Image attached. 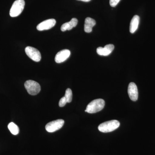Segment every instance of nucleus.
Listing matches in <instances>:
<instances>
[{
  "instance_id": "obj_1",
  "label": "nucleus",
  "mask_w": 155,
  "mask_h": 155,
  "mask_svg": "<svg viewBox=\"0 0 155 155\" xmlns=\"http://www.w3.org/2000/svg\"><path fill=\"white\" fill-rule=\"evenodd\" d=\"M104 106V101L102 99H97L90 103L85 111L89 114H94L102 110Z\"/></svg>"
},
{
  "instance_id": "obj_2",
  "label": "nucleus",
  "mask_w": 155,
  "mask_h": 155,
  "mask_svg": "<svg viewBox=\"0 0 155 155\" xmlns=\"http://www.w3.org/2000/svg\"><path fill=\"white\" fill-rule=\"evenodd\" d=\"M120 126V122L116 120H111L101 123L99 125L98 130L104 133L112 132Z\"/></svg>"
},
{
  "instance_id": "obj_3",
  "label": "nucleus",
  "mask_w": 155,
  "mask_h": 155,
  "mask_svg": "<svg viewBox=\"0 0 155 155\" xmlns=\"http://www.w3.org/2000/svg\"><path fill=\"white\" fill-rule=\"evenodd\" d=\"M24 0H17L13 3L10 11V15L11 17H18L22 13L25 6Z\"/></svg>"
},
{
  "instance_id": "obj_4",
  "label": "nucleus",
  "mask_w": 155,
  "mask_h": 155,
  "mask_svg": "<svg viewBox=\"0 0 155 155\" xmlns=\"http://www.w3.org/2000/svg\"><path fill=\"white\" fill-rule=\"evenodd\" d=\"M24 86L29 94L35 95L41 91V86L36 81L29 80L25 81Z\"/></svg>"
},
{
  "instance_id": "obj_5",
  "label": "nucleus",
  "mask_w": 155,
  "mask_h": 155,
  "mask_svg": "<svg viewBox=\"0 0 155 155\" xmlns=\"http://www.w3.org/2000/svg\"><path fill=\"white\" fill-rule=\"evenodd\" d=\"M64 121L63 119H58L49 122L45 126L48 132L52 133L61 129L64 125Z\"/></svg>"
},
{
  "instance_id": "obj_6",
  "label": "nucleus",
  "mask_w": 155,
  "mask_h": 155,
  "mask_svg": "<svg viewBox=\"0 0 155 155\" xmlns=\"http://www.w3.org/2000/svg\"><path fill=\"white\" fill-rule=\"evenodd\" d=\"M25 52L30 59L35 62H39L41 60V53L35 48L30 46L27 47L25 48Z\"/></svg>"
},
{
  "instance_id": "obj_7",
  "label": "nucleus",
  "mask_w": 155,
  "mask_h": 155,
  "mask_svg": "<svg viewBox=\"0 0 155 155\" xmlns=\"http://www.w3.org/2000/svg\"><path fill=\"white\" fill-rule=\"evenodd\" d=\"M55 19H47L41 22L37 26V29L38 31L48 30L53 28L55 25Z\"/></svg>"
},
{
  "instance_id": "obj_8",
  "label": "nucleus",
  "mask_w": 155,
  "mask_h": 155,
  "mask_svg": "<svg viewBox=\"0 0 155 155\" xmlns=\"http://www.w3.org/2000/svg\"><path fill=\"white\" fill-rule=\"evenodd\" d=\"M128 94L130 99L133 101H137L138 97V92L136 84L134 82H130L128 85Z\"/></svg>"
},
{
  "instance_id": "obj_9",
  "label": "nucleus",
  "mask_w": 155,
  "mask_h": 155,
  "mask_svg": "<svg viewBox=\"0 0 155 155\" xmlns=\"http://www.w3.org/2000/svg\"><path fill=\"white\" fill-rule=\"evenodd\" d=\"M70 55V51L69 50L64 49L57 53L55 57V61L57 63H63L69 58Z\"/></svg>"
},
{
  "instance_id": "obj_10",
  "label": "nucleus",
  "mask_w": 155,
  "mask_h": 155,
  "mask_svg": "<svg viewBox=\"0 0 155 155\" xmlns=\"http://www.w3.org/2000/svg\"><path fill=\"white\" fill-rule=\"evenodd\" d=\"M114 49V46L112 44L107 45L104 48L98 47L97 52L101 56H107L110 55Z\"/></svg>"
},
{
  "instance_id": "obj_11",
  "label": "nucleus",
  "mask_w": 155,
  "mask_h": 155,
  "mask_svg": "<svg viewBox=\"0 0 155 155\" xmlns=\"http://www.w3.org/2000/svg\"><path fill=\"white\" fill-rule=\"evenodd\" d=\"M95 20L90 17H87L84 22V30L87 33L91 32L92 28L96 25Z\"/></svg>"
},
{
  "instance_id": "obj_12",
  "label": "nucleus",
  "mask_w": 155,
  "mask_h": 155,
  "mask_svg": "<svg viewBox=\"0 0 155 155\" xmlns=\"http://www.w3.org/2000/svg\"><path fill=\"white\" fill-rule=\"evenodd\" d=\"M78 22V21L76 18H72L70 22H66L61 26V30L63 31L71 30L73 27H75L77 25Z\"/></svg>"
},
{
  "instance_id": "obj_13",
  "label": "nucleus",
  "mask_w": 155,
  "mask_h": 155,
  "mask_svg": "<svg viewBox=\"0 0 155 155\" xmlns=\"http://www.w3.org/2000/svg\"><path fill=\"white\" fill-rule=\"evenodd\" d=\"M140 22V17L137 15L134 16L130 22V31L131 33L135 32L138 27Z\"/></svg>"
},
{
  "instance_id": "obj_14",
  "label": "nucleus",
  "mask_w": 155,
  "mask_h": 155,
  "mask_svg": "<svg viewBox=\"0 0 155 155\" xmlns=\"http://www.w3.org/2000/svg\"><path fill=\"white\" fill-rule=\"evenodd\" d=\"M8 128L11 133L14 135H17L19 133V127L14 122H11L8 125Z\"/></svg>"
},
{
  "instance_id": "obj_15",
  "label": "nucleus",
  "mask_w": 155,
  "mask_h": 155,
  "mask_svg": "<svg viewBox=\"0 0 155 155\" xmlns=\"http://www.w3.org/2000/svg\"><path fill=\"white\" fill-rule=\"evenodd\" d=\"M65 98L67 100V103H70L72 101V91L70 88H67L65 92L64 96Z\"/></svg>"
},
{
  "instance_id": "obj_16",
  "label": "nucleus",
  "mask_w": 155,
  "mask_h": 155,
  "mask_svg": "<svg viewBox=\"0 0 155 155\" xmlns=\"http://www.w3.org/2000/svg\"><path fill=\"white\" fill-rule=\"evenodd\" d=\"M67 100L65 98V97H64L61 98L59 101V105L60 107H64L66 105L67 103Z\"/></svg>"
},
{
  "instance_id": "obj_17",
  "label": "nucleus",
  "mask_w": 155,
  "mask_h": 155,
  "mask_svg": "<svg viewBox=\"0 0 155 155\" xmlns=\"http://www.w3.org/2000/svg\"><path fill=\"white\" fill-rule=\"evenodd\" d=\"M120 1V0H110V5L112 7H116Z\"/></svg>"
},
{
  "instance_id": "obj_18",
  "label": "nucleus",
  "mask_w": 155,
  "mask_h": 155,
  "mask_svg": "<svg viewBox=\"0 0 155 155\" xmlns=\"http://www.w3.org/2000/svg\"><path fill=\"white\" fill-rule=\"evenodd\" d=\"M77 1H82V2H89L91 0H77Z\"/></svg>"
}]
</instances>
